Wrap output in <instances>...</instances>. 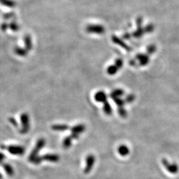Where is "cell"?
<instances>
[{"instance_id": "cell-15", "label": "cell", "mask_w": 179, "mask_h": 179, "mask_svg": "<svg viewBox=\"0 0 179 179\" xmlns=\"http://www.w3.org/2000/svg\"><path fill=\"white\" fill-rule=\"evenodd\" d=\"M3 168L5 169L6 173L8 174L9 176H13L14 175V170L13 169L12 167L9 165V164H5L3 165Z\"/></svg>"}, {"instance_id": "cell-17", "label": "cell", "mask_w": 179, "mask_h": 179, "mask_svg": "<svg viewBox=\"0 0 179 179\" xmlns=\"http://www.w3.org/2000/svg\"><path fill=\"white\" fill-rule=\"evenodd\" d=\"M123 94V91L122 90L120 89H117L115 90L112 92V93L110 94V96L112 98H113V97H120Z\"/></svg>"}, {"instance_id": "cell-19", "label": "cell", "mask_w": 179, "mask_h": 179, "mask_svg": "<svg viewBox=\"0 0 179 179\" xmlns=\"http://www.w3.org/2000/svg\"><path fill=\"white\" fill-rule=\"evenodd\" d=\"M0 2L2 5L9 7H13L15 6V2H13L12 0H0Z\"/></svg>"}, {"instance_id": "cell-21", "label": "cell", "mask_w": 179, "mask_h": 179, "mask_svg": "<svg viewBox=\"0 0 179 179\" xmlns=\"http://www.w3.org/2000/svg\"><path fill=\"white\" fill-rule=\"evenodd\" d=\"M9 27L14 32H17L19 29V26L18 25L16 22H11L10 25H9Z\"/></svg>"}, {"instance_id": "cell-24", "label": "cell", "mask_w": 179, "mask_h": 179, "mask_svg": "<svg viewBox=\"0 0 179 179\" xmlns=\"http://www.w3.org/2000/svg\"><path fill=\"white\" fill-rule=\"evenodd\" d=\"M9 120H10V122L11 123V124H12L13 125L15 126V127H18V123H17L16 120H15V119L14 117H10V118L9 119Z\"/></svg>"}, {"instance_id": "cell-11", "label": "cell", "mask_w": 179, "mask_h": 179, "mask_svg": "<svg viewBox=\"0 0 179 179\" xmlns=\"http://www.w3.org/2000/svg\"><path fill=\"white\" fill-rule=\"evenodd\" d=\"M24 42L25 45V49L27 51L31 50L32 49V41H31V37L30 35H27L24 37Z\"/></svg>"}, {"instance_id": "cell-4", "label": "cell", "mask_w": 179, "mask_h": 179, "mask_svg": "<svg viewBox=\"0 0 179 179\" xmlns=\"http://www.w3.org/2000/svg\"><path fill=\"white\" fill-rule=\"evenodd\" d=\"M162 163H163V165H164V167L165 169H167L168 171L172 174H175L178 171V165L175 163H170V161H169L167 159H163L162 161Z\"/></svg>"}, {"instance_id": "cell-26", "label": "cell", "mask_w": 179, "mask_h": 179, "mask_svg": "<svg viewBox=\"0 0 179 179\" xmlns=\"http://www.w3.org/2000/svg\"><path fill=\"white\" fill-rule=\"evenodd\" d=\"M4 159H5V155H4L3 153H0V163H1L2 161H3Z\"/></svg>"}, {"instance_id": "cell-3", "label": "cell", "mask_w": 179, "mask_h": 179, "mask_svg": "<svg viewBox=\"0 0 179 179\" xmlns=\"http://www.w3.org/2000/svg\"><path fill=\"white\" fill-rule=\"evenodd\" d=\"M2 149H6L11 154L15 155H22L25 153V148L21 146L10 145L7 147L5 146H2Z\"/></svg>"}, {"instance_id": "cell-7", "label": "cell", "mask_w": 179, "mask_h": 179, "mask_svg": "<svg viewBox=\"0 0 179 179\" xmlns=\"http://www.w3.org/2000/svg\"><path fill=\"white\" fill-rule=\"evenodd\" d=\"M95 100L98 102H102V103H105L107 101V96L103 91L97 92L94 96Z\"/></svg>"}, {"instance_id": "cell-20", "label": "cell", "mask_w": 179, "mask_h": 179, "mask_svg": "<svg viewBox=\"0 0 179 179\" xmlns=\"http://www.w3.org/2000/svg\"><path fill=\"white\" fill-rule=\"evenodd\" d=\"M117 70H118V68L116 65L109 66L107 69L108 73L109 75H113L115 74H116V72H117Z\"/></svg>"}, {"instance_id": "cell-16", "label": "cell", "mask_w": 179, "mask_h": 179, "mask_svg": "<svg viewBox=\"0 0 179 179\" xmlns=\"http://www.w3.org/2000/svg\"><path fill=\"white\" fill-rule=\"evenodd\" d=\"M72 139L70 137V136L66 137L63 141V143H62L63 147L65 149H69L72 144Z\"/></svg>"}, {"instance_id": "cell-25", "label": "cell", "mask_w": 179, "mask_h": 179, "mask_svg": "<svg viewBox=\"0 0 179 179\" xmlns=\"http://www.w3.org/2000/svg\"><path fill=\"white\" fill-rule=\"evenodd\" d=\"M9 27V25H8L7 23H2V26H1V29L3 31H6V30L7 29V28Z\"/></svg>"}, {"instance_id": "cell-23", "label": "cell", "mask_w": 179, "mask_h": 179, "mask_svg": "<svg viewBox=\"0 0 179 179\" xmlns=\"http://www.w3.org/2000/svg\"><path fill=\"white\" fill-rule=\"evenodd\" d=\"M14 13H7V14H6L3 15V18L5 19H11L12 17H14Z\"/></svg>"}, {"instance_id": "cell-22", "label": "cell", "mask_w": 179, "mask_h": 179, "mask_svg": "<svg viewBox=\"0 0 179 179\" xmlns=\"http://www.w3.org/2000/svg\"><path fill=\"white\" fill-rule=\"evenodd\" d=\"M115 65H116L118 68V69H120V68H121V66L123 65V61L121 59H119V58L117 59L116 61V62H115Z\"/></svg>"}, {"instance_id": "cell-5", "label": "cell", "mask_w": 179, "mask_h": 179, "mask_svg": "<svg viewBox=\"0 0 179 179\" xmlns=\"http://www.w3.org/2000/svg\"><path fill=\"white\" fill-rule=\"evenodd\" d=\"M86 31L90 33L102 34L104 33V27L100 25H90L86 27Z\"/></svg>"}, {"instance_id": "cell-13", "label": "cell", "mask_w": 179, "mask_h": 179, "mask_svg": "<svg viewBox=\"0 0 179 179\" xmlns=\"http://www.w3.org/2000/svg\"><path fill=\"white\" fill-rule=\"evenodd\" d=\"M112 40H113V42H115V43H116V44H117L119 45H120L121 46H122L123 49H125L126 50H129V49L128 46H127V45H125L123 42H122V41H121L120 39H119L118 37H117L116 36H113L112 37Z\"/></svg>"}, {"instance_id": "cell-8", "label": "cell", "mask_w": 179, "mask_h": 179, "mask_svg": "<svg viewBox=\"0 0 179 179\" xmlns=\"http://www.w3.org/2000/svg\"><path fill=\"white\" fill-rule=\"evenodd\" d=\"M86 129V127L83 124H79L76 125V126L72 127L71 128V131L72 133H76L80 135V133H82V132H84Z\"/></svg>"}, {"instance_id": "cell-10", "label": "cell", "mask_w": 179, "mask_h": 179, "mask_svg": "<svg viewBox=\"0 0 179 179\" xmlns=\"http://www.w3.org/2000/svg\"><path fill=\"white\" fill-rule=\"evenodd\" d=\"M118 153L120 155L125 157L129 155V149L127 147V146L125 145H121L119 146L118 148Z\"/></svg>"}, {"instance_id": "cell-2", "label": "cell", "mask_w": 179, "mask_h": 179, "mask_svg": "<svg viewBox=\"0 0 179 179\" xmlns=\"http://www.w3.org/2000/svg\"><path fill=\"white\" fill-rule=\"evenodd\" d=\"M21 121L22 124V129H21L20 133L21 134L27 133L29 130V117L28 114L26 113H23L21 116Z\"/></svg>"}, {"instance_id": "cell-6", "label": "cell", "mask_w": 179, "mask_h": 179, "mask_svg": "<svg viewBox=\"0 0 179 179\" xmlns=\"http://www.w3.org/2000/svg\"><path fill=\"white\" fill-rule=\"evenodd\" d=\"M86 166L84 169V173H88L91 171L95 163V157L93 155H89L86 157Z\"/></svg>"}, {"instance_id": "cell-1", "label": "cell", "mask_w": 179, "mask_h": 179, "mask_svg": "<svg viewBox=\"0 0 179 179\" xmlns=\"http://www.w3.org/2000/svg\"><path fill=\"white\" fill-rule=\"evenodd\" d=\"M45 143L46 141L44 139H40L38 140L35 149H33L32 153L30 154L29 157V161L30 162H32L33 163L34 160L37 158V157H38V153H39V151L41 150L42 148L45 146Z\"/></svg>"}, {"instance_id": "cell-18", "label": "cell", "mask_w": 179, "mask_h": 179, "mask_svg": "<svg viewBox=\"0 0 179 179\" xmlns=\"http://www.w3.org/2000/svg\"><path fill=\"white\" fill-rule=\"evenodd\" d=\"M104 112L107 115H110L112 112V109L108 101L104 103Z\"/></svg>"}, {"instance_id": "cell-14", "label": "cell", "mask_w": 179, "mask_h": 179, "mask_svg": "<svg viewBox=\"0 0 179 179\" xmlns=\"http://www.w3.org/2000/svg\"><path fill=\"white\" fill-rule=\"evenodd\" d=\"M15 53L21 57H25L27 54V50L26 49H24L23 48L16 47L15 49Z\"/></svg>"}, {"instance_id": "cell-9", "label": "cell", "mask_w": 179, "mask_h": 179, "mask_svg": "<svg viewBox=\"0 0 179 179\" xmlns=\"http://www.w3.org/2000/svg\"><path fill=\"white\" fill-rule=\"evenodd\" d=\"M42 159L50 162H57L59 160V156L56 154H46L42 156Z\"/></svg>"}, {"instance_id": "cell-12", "label": "cell", "mask_w": 179, "mask_h": 179, "mask_svg": "<svg viewBox=\"0 0 179 179\" xmlns=\"http://www.w3.org/2000/svg\"><path fill=\"white\" fill-rule=\"evenodd\" d=\"M52 129L57 131H64L69 129V127L65 124H56L52 126Z\"/></svg>"}]
</instances>
